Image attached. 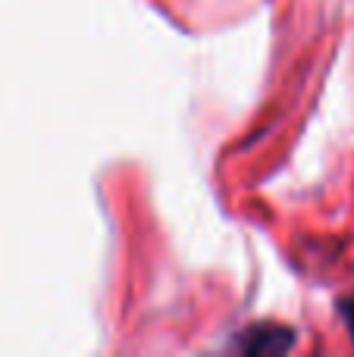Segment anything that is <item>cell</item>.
I'll return each instance as SVG.
<instances>
[{
    "instance_id": "cell-1",
    "label": "cell",
    "mask_w": 354,
    "mask_h": 357,
    "mask_svg": "<svg viewBox=\"0 0 354 357\" xmlns=\"http://www.w3.org/2000/svg\"><path fill=\"white\" fill-rule=\"evenodd\" d=\"M292 345H295L292 329L273 326V323H261V326L245 329L242 339H238V348L245 354H279V351H288Z\"/></svg>"
},
{
    "instance_id": "cell-2",
    "label": "cell",
    "mask_w": 354,
    "mask_h": 357,
    "mask_svg": "<svg viewBox=\"0 0 354 357\" xmlns=\"http://www.w3.org/2000/svg\"><path fill=\"white\" fill-rule=\"evenodd\" d=\"M339 310H342L345 323H348V329H351V339H354V298H348V301L339 304Z\"/></svg>"
}]
</instances>
